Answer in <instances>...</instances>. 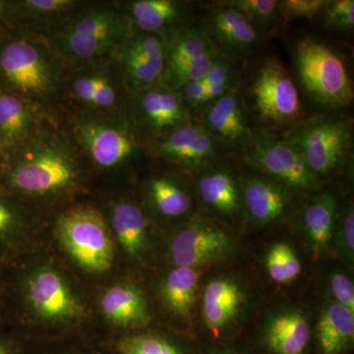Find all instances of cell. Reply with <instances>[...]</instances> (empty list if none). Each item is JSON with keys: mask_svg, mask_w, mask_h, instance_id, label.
<instances>
[{"mask_svg": "<svg viewBox=\"0 0 354 354\" xmlns=\"http://www.w3.org/2000/svg\"><path fill=\"white\" fill-rule=\"evenodd\" d=\"M29 300L44 318H73L82 313L80 305L57 272L44 270L30 281Z\"/></svg>", "mask_w": 354, "mask_h": 354, "instance_id": "ac0fdd59", "label": "cell"}, {"mask_svg": "<svg viewBox=\"0 0 354 354\" xmlns=\"http://www.w3.org/2000/svg\"><path fill=\"white\" fill-rule=\"evenodd\" d=\"M337 201L332 195L315 198L304 209V227L315 257L325 251L332 241L337 221Z\"/></svg>", "mask_w": 354, "mask_h": 354, "instance_id": "83f0119b", "label": "cell"}, {"mask_svg": "<svg viewBox=\"0 0 354 354\" xmlns=\"http://www.w3.org/2000/svg\"><path fill=\"white\" fill-rule=\"evenodd\" d=\"M249 162L288 188L311 190L318 177L309 169L297 148L285 139L265 131L254 132L245 152Z\"/></svg>", "mask_w": 354, "mask_h": 354, "instance_id": "8fae6325", "label": "cell"}, {"mask_svg": "<svg viewBox=\"0 0 354 354\" xmlns=\"http://www.w3.org/2000/svg\"><path fill=\"white\" fill-rule=\"evenodd\" d=\"M114 0H88L87 4L50 39L66 65L116 58L131 35Z\"/></svg>", "mask_w": 354, "mask_h": 354, "instance_id": "277c9868", "label": "cell"}, {"mask_svg": "<svg viewBox=\"0 0 354 354\" xmlns=\"http://www.w3.org/2000/svg\"><path fill=\"white\" fill-rule=\"evenodd\" d=\"M131 32L167 36L187 23L191 3L183 0H118Z\"/></svg>", "mask_w": 354, "mask_h": 354, "instance_id": "e0dca14e", "label": "cell"}, {"mask_svg": "<svg viewBox=\"0 0 354 354\" xmlns=\"http://www.w3.org/2000/svg\"><path fill=\"white\" fill-rule=\"evenodd\" d=\"M111 223L121 246L130 255L143 250L148 239L149 220L145 212L130 200H118L111 206Z\"/></svg>", "mask_w": 354, "mask_h": 354, "instance_id": "603a6c76", "label": "cell"}, {"mask_svg": "<svg viewBox=\"0 0 354 354\" xmlns=\"http://www.w3.org/2000/svg\"><path fill=\"white\" fill-rule=\"evenodd\" d=\"M165 41L167 58L162 81L216 48L207 27L188 23L169 32L165 36Z\"/></svg>", "mask_w": 354, "mask_h": 354, "instance_id": "44dd1931", "label": "cell"}, {"mask_svg": "<svg viewBox=\"0 0 354 354\" xmlns=\"http://www.w3.org/2000/svg\"><path fill=\"white\" fill-rule=\"evenodd\" d=\"M199 272L196 268L176 267L162 286L165 304L176 315L188 318L196 301Z\"/></svg>", "mask_w": 354, "mask_h": 354, "instance_id": "f546056e", "label": "cell"}, {"mask_svg": "<svg viewBox=\"0 0 354 354\" xmlns=\"http://www.w3.org/2000/svg\"><path fill=\"white\" fill-rule=\"evenodd\" d=\"M0 165H3V157H2L1 150H0Z\"/></svg>", "mask_w": 354, "mask_h": 354, "instance_id": "ee69618b", "label": "cell"}, {"mask_svg": "<svg viewBox=\"0 0 354 354\" xmlns=\"http://www.w3.org/2000/svg\"><path fill=\"white\" fill-rule=\"evenodd\" d=\"M311 337L307 319L298 312L277 316L267 330V342L277 354H302Z\"/></svg>", "mask_w": 354, "mask_h": 354, "instance_id": "4316f807", "label": "cell"}, {"mask_svg": "<svg viewBox=\"0 0 354 354\" xmlns=\"http://www.w3.org/2000/svg\"><path fill=\"white\" fill-rule=\"evenodd\" d=\"M227 2L260 32L271 27L279 17L278 0H234Z\"/></svg>", "mask_w": 354, "mask_h": 354, "instance_id": "836d02e7", "label": "cell"}, {"mask_svg": "<svg viewBox=\"0 0 354 354\" xmlns=\"http://www.w3.org/2000/svg\"><path fill=\"white\" fill-rule=\"evenodd\" d=\"M3 167L9 187L32 199L67 196L82 188L86 176L92 171L62 115L44 121Z\"/></svg>", "mask_w": 354, "mask_h": 354, "instance_id": "6da1fadb", "label": "cell"}, {"mask_svg": "<svg viewBox=\"0 0 354 354\" xmlns=\"http://www.w3.org/2000/svg\"><path fill=\"white\" fill-rule=\"evenodd\" d=\"M131 93L123 81L116 58L67 65L64 111H127Z\"/></svg>", "mask_w": 354, "mask_h": 354, "instance_id": "5b68a950", "label": "cell"}, {"mask_svg": "<svg viewBox=\"0 0 354 354\" xmlns=\"http://www.w3.org/2000/svg\"><path fill=\"white\" fill-rule=\"evenodd\" d=\"M127 113L147 144L193 122L178 92L162 84L130 95Z\"/></svg>", "mask_w": 354, "mask_h": 354, "instance_id": "30bf717a", "label": "cell"}, {"mask_svg": "<svg viewBox=\"0 0 354 354\" xmlns=\"http://www.w3.org/2000/svg\"><path fill=\"white\" fill-rule=\"evenodd\" d=\"M0 354H12L9 349H7L3 344H0Z\"/></svg>", "mask_w": 354, "mask_h": 354, "instance_id": "7bdbcfd3", "label": "cell"}, {"mask_svg": "<svg viewBox=\"0 0 354 354\" xmlns=\"http://www.w3.org/2000/svg\"><path fill=\"white\" fill-rule=\"evenodd\" d=\"M326 28L349 31L354 27L353 0H328L322 13Z\"/></svg>", "mask_w": 354, "mask_h": 354, "instance_id": "d590c367", "label": "cell"}, {"mask_svg": "<svg viewBox=\"0 0 354 354\" xmlns=\"http://www.w3.org/2000/svg\"><path fill=\"white\" fill-rule=\"evenodd\" d=\"M323 354H339L354 339V312L339 304L329 305L321 314L316 328Z\"/></svg>", "mask_w": 354, "mask_h": 354, "instance_id": "484cf974", "label": "cell"}, {"mask_svg": "<svg viewBox=\"0 0 354 354\" xmlns=\"http://www.w3.org/2000/svg\"><path fill=\"white\" fill-rule=\"evenodd\" d=\"M177 92L180 95L184 106L191 118L193 113H201L203 109L206 108L207 87L201 80L186 84Z\"/></svg>", "mask_w": 354, "mask_h": 354, "instance_id": "74e56055", "label": "cell"}, {"mask_svg": "<svg viewBox=\"0 0 354 354\" xmlns=\"http://www.w3.org/2000/svg\"><path fill=\"white\" fill-rule=\"evenodd\" d=\"M232 239L221 228L192 223L179 230L171 246L176 267L197 268L221 259L230 251Z\"/></svg>", "mask_w": 354, "mask_h": 354, "instance_id": "9a60e30c", "label": "cell"}, {"mask_svg": "<svg viewBox=\"0 0 354 354\" xmlns=\"http://www.w3.org/2000/svg\"><path fill=\"white\" fill-rule=\"evenodd\" d=\"M50 116L55 115L0 88V150L3 162L19 151Z\"/></svg>", "mask_w": 354, "mask_h": 354, "instance_id": "5bb4252c", "label": "cell"}, {"mask_svg": "<svg viewBox=\"0 0 354 354\" xmlns=\"http://www.w3.org/2000/svg\"><path fill=\"white\" fill-rule=\"evenodd\" d=\"M342 241L349 256L354 251V212L353 205L348 204L341 220Z\"/></svg>", "mask_w": 354, "mask_h": 354, "instance_id": "60d3db41", "label": "cell"}, {"mask_svg": "<svg viewBox=\"0 0 354 354\" xmlns=\"http://www.w3.org/2000/svg\"><path fill=\"white\" fill-rule=\"evenodd\" d=\"M88 0H18L19 29L50 39Z\"/></svg>", "mask_w": 354, "mask_h": 354, "instance_id": "d6986e66", "label": "cell"}, {"mask_svg": "<svg viewBox=\"0 0 354 354\" xmlns=\"http://www.w3.org/2000/svg\"><path fill=\"white\" fill-rule=\"evenodd\" d=\"M120 354H181L180 351L164 337L153 335H137L118 342Z\"/></svg>", "mask_w": 354, "mask_h": 354, "instance_id": "e575fe53", "label": "cell"}, {"mask_svg": "<svg viewBox=\"0 0 354 354\" xmlns=\"http://www.w3.org/2000/svg\"><path fill=\"white\" fill-rule=\"evenodd\" d=\"M17 218V213L11 205L0 200V234L9 230Z\"/></svg>", "mask_w": 354, "mask_h": 354, "instance_id": "b9f144b4", "label": "cell"}, {"mask_svg": "<svg viewBox=\"0 0 354 354\" xmlns=\"http://www.w3.org/2000/svg\"><path fill=\"white\" fill-rule=\"evenodd\" d=\"M239 286L230 279H216L203 293V316L209 329L218 330L234 320L243 302Z\"/></svg>", "mask_w": 354, "mask_h": 354, "instance_id": "7402d4cb", "label": "cell"}, {"mask_svg": "<svg viewBox=\"0 0 354 354\" xmlns=\"http://www.w3.org/2000/svg\"><path fill=\"white\" fill-rule=\"evenodd\" d=\"M221 144L196 123L184 125L147 144L149 157L183 169L208 165L220 153Z\"/></svg>", "mask_w": 354, "mask_h": 354, "instance_id": "7c38bea8", "label": "cell"}, {"mask_svg": "<svg viewBox=\"0 0 354 354\" xmlns=\"http://www.w3.org/2000/svg\"><path fill=\"white\" fill-rule=\"evenodd\" d=\"M18 0H0V39L19 29Z\"/></svg>", "mask_w": 354, "mask_h": 354, "instance_id": "ab89813d", "label": "cell"}, {"mask_svg": "<svg viewBox=\"0 0 354 354\" xmlns=\"http://www.w3.org/2000/svg\"><path fill=\"white\" fill-rule=\"evenodd\" d=\"M265 263L268 274L274 283H292L301 274V262L297 254L285 242H279L270 248Z\"/></svg>", "mask_w": 354, "mask_h": 354, "instance_id": "d6a6232c", "label": "cell"}, {"mask_svg": "<svg viewBox=\"0 0 354 354\" xmlns=\"http://www.w3.org/2000/svg\"><path fill=\"white\" fill-rule=\"evenodd\" d=\"M198 193L207 206L223 215H232L239 209L241 193L230 171L216 169L199 179Z\"/></svg>", "mask_w": 354, "mask_h": 354, "instance_id": "f1b7e54d", "label": "cell"}, {"mask_svg": "<svg viewBox=\"0 0 354 354\" xmlns=\"http://www.w3.org/2000/svg\"><path fill=\"white\" fill-rule=\"evenodd\" d=\"M201 81L207 87V106L223 95L239 90L241 78L234 64V60L221 53L208 74Z\"/></svg>", "mask_w": 354, "mask_h": 354, "instance_id": "1f68e13d", "label": "cell"}, {"mask_svg": "<svg viewBox=\"0 0 354 354\" xmlns=\"http://www.w3.org/2000/svg\"><path fill=\"white\" fill-rule=\"evenodd\" d=\"M330 288L335 304L342 305L354 312V286L353 281L342 272H334L330 276Z\"/></svg>", "mask_w": 354, "mask_h": 354, "instance_id": "f35d334b", "label": "cell"}, {"mask_svg": "<svg viewBox=\"0 0 354 354\" xmlns=\"http://www.w3.org/2000/svg\"><path fill=\"white\" fill-rule=\"evenodd\" d=\"M283 139L292 144L317 177L337 171L351 151V123L342 118L319 116L300 121L286 132Z\"/></svg>", "mask_w": 354, "mask_h": 354, "instance_id": "ba28073f", "label": "cell"}, {"mask_svg": "<svg viewBox=\"0 0 354 354\" xmlns=\"http://www.w3.org/2000/svg\"><path fill=\"white\" fill-rule=\"evenodd\" d=\"M211 136L230 150L245 153L253 141L245 104L239 90L211 102L201 111V124Z\"/></svg>", "mask_w": 354, "mask_h": 354, "instance_id": "4fadbf2b", "label": "cell"}, {"mask_svg": "<svg viewBox=\"0 0 354 354\" xmlns=\"http://www.w3.org/2000/svg\"><path fill=\"white\" fill-rule=\"evenodd\" d=\"M249 97L254 113L269 127H293L304 115L295 81L278 58H268L260 64Z\"/></svg>", "mask_w": 354, "mask_h": 354, "instance_id": "9c48e42d", "label": "cell"}, {"mask_svg": "<svg viewBox=\"0 0 354 354\" xmlns=\"http://www.w3.org/2000/svg\"><path fill=\"white\" fill-rule=\"evenodd\" d=\"M91 169L114 172L148 156L147 142L127 111H68L62 114Z\"/></svg>", "mask_w": 354, "mask_h": 354, "instance_id": "3957f363", "label": "cell"}, {"mask_svg": "<svg viewBox=\"0 0 354 354\" xmlns=\"http://www.w3.org/2000/svg\"><path fill=\"white\" fill-rule=\"evenodd\" d=\"M328 0H283L279 1V16L285 21L312 19L322 13Z\"/></svg>", "mask_w": 354, "mask_h": 354, "instance_id": "8d00e7d4", "label": "cell"}, {"mask_svg": "<svg viewBox=\"0 0 354 354\" xmlns=\"http://www.w3.org/2000/svg\"><path fill=\"white\" fill-rule=\"evenodd\" d=\"M55 228L62 245L84 269L95 272L111 269L113 242L99 209L86 204L70 206L58 216Z\"/></svg>", "mask_w": 354, "mask_h": 354, "instance_id": "8992f818", "label": "cell"}, {"mask_svg": "<svg viewBox=\"0 0 354 354\" xmlns=\"http://www.w3.org/2000/svg\"><path fill=\"white\" fill-rule=\"evenodd\" d=\"M102 312L116 325H145L150 320L148 305L138 288L129 285L114 286L101 299Z\"/></svg>", "mask_w": 354, "mask_h": 354, "instance_id": "cb8c5ba5", "label": "cell"}, {"mask_svg": "<svg viewBox=\"0 0 354 354\" xmlns=\"http://www.w3.org/2000/svg\"><path fill=\"white\" fill-rule=\"evenodd\" d=\"M207 29L218 50L232 59L250 55L259 46L262 36L252 23L227 1L212 7Z\"/></svg>", "mask_w": 354, "mask_h": 354, "instance_id": "2e32d148", "label": "cell"}, {"mask_svg": "<svg viewBox=\"0 0 354 354\" xmlns=\"http://www.w3.org/2000/svg\"><path fill=\"white\" fill-rule=\"evenodd\" d=\"M116 62L125 86L131 94L160 84L164 75L165 59L143 55L125 41L116 57Z\"/></svg>", "mask_w": 354, "mask_h": 354, "instance_id": "d4e9b609", "label": "cell"}, {"mask_svg": "<svg viewBox=\"0 0 354 354\" xmlns=\"http://www.w3.org/2000/svg\"><path fill=\"white\" fill-rule=\"evenodd\" d=\"M66 67L43 36L18 29L0 39V88L51 115L64 111Z\"/></svg>", "mask_w": 354, "mask_h": 354, "instance_id": "7a4b0ae2", "label": "cell"}, {"mask_svg": "<svg viewBox=\"0 0 354 354\" xmlns=\"http://www.w3.org/2000/svg\"><path fill=\"white\" fill-rule=\"evenodd\" d=\"M241 198L248 215L259 223L278 221L285 215L290 204V195L286 186L264 177L246 179Z\"/></svg>", "mask_w": 354, "mask_h": 354, "instance_id": "ffe728a7", "label": "cell"}, {"mask_svg": "<svg viewBox=\"0 0 354 354\" xmlns=\"http://www.w3.org/2000/svg\"><path fill=\"white\" fill-rule=\"evenodd\" d=\"M148 194L153 208L165 218H179L191 208V198L183 186L167 176H157L148 183Z\"/></svg>", "mask_w": 354, "mask_h": 354, "instance_id": "4dcf8cb0", "label": "cell"}, {"mask_svg": "<svg viewBox=\"0 0 354 354\" xmlns=\"http://www.w3.org/2000/svg\"><path fill=\"white\" fill-rule=\"evenodd\" d=\"M295 64L300 82L310 97L333 109L353 101V88L344 59L327 44L313 39L298 44Z\"/></svg>", "mask_w": 354, "mask_h": 354, "instance_id": "52a82bcc", "label": "cell"}]
</instances>
